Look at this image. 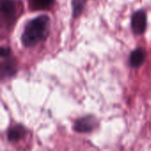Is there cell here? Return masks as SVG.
I'll list each match as a JSON object with an SVG mask.
<instances>
[{
    "label": "cell",
    "instance_id": "obj_9",
    "mask_svg": "<svg viewBox=\"0 0 151 151\" xmlns=\"http://www.w3.org/2000/svg\"><path fill=\"white\" fill-rule=\"evenodd\" d=\"M11 54V50L8 48V47H3L2 50H1V56L3 58H8L9 55Z\"/></svg>",
    "mask_w": 151,
    "mask_h": 151
},
{
    "label": "cell",
    "instance_id": "obj_2",
    "mask_svg": "<svg viewBox=\"0 0 151 151\" xmlns=\"http://www.w3.org/2000/svg\"><path fill=\"white\" fill-rule=\"evenodd\" d=\"M131 24H132L133 31L135 34L137 35L142 34L147 27V16L144 11L139 10L134 12V14L132 15Z\"/></svg>",
    "mask_w": 151,
    "mask_h": 151
},
{
    "label": "cell",
    "instance_id": "obj_4",
    "mask_svg": "<svg viewBox=\"0 0 151 151\" xmlns=\"http://www.w3.org/2000/svg\"><path fill=\"white\" fill-rule=\"evenodd\" d=\"M96 125V121L93 117H86L76 121L75 130L80 133H88L92 131Z\"/></svg>",
    "mask_w": 151,
    "mask_h": 151
},
{
    "label": "cell",
    "instance_id": "obj_7",
    "mask_svg": "<svg viewBox=\"0 0 151 151\" xmlns=\"http://www.w3.org/2000/svg\"><path fill=\"white\" fill-rule=\"evenodd\" d=\"M32 9L44 10L48 9L53 4L54 0H29Z\"/></svg>",
    "mask_w": 151,
    "mask_h": 151
},
{
    "label": "cell",
    "instance_id": "obj_6",
    "mask_svg": "<svg viewBox=\"0 0 151 151\" xmlns=\"http://www.w3.org/2000/svg\"><path fill=\"white\" fill-rule=\"evenodd\" d=\"M26 134V129L22 125H15L8 133V139L10 142H18Z\"/></svg>",
    "mask_w": 151,
    "mask_h": 151
},
{
    "label": "cell",
    "instance_id": "obj_5",
    "mask_svg": "<svg viewBox=\"0 0 151 151\" xmlns=\"http://www.w3.org/2000/svg\"><path fill=\"white\" fill-rule=\"evenodd\" d=\"M146 53L145 51L142 48H137L134 51L132 52L130 55V64L134 68L140 67L145 60Z\"/></svg>",
    "mask_w": 151,
    "mask_h": 151
},
{
    "label": "cell",
    "instance_id": "obj_1",
    "mask_svg": "<svg viewBox=\"0 0 151 151\" xmlns=\"http://www.w3.org/2000/svg\"><path fill=\"white\" fill-rule=\"evenodd\" d=\"M49 21L47 15H40L29 20L21 36L22 44L26 47H31L44 39L48 34Z\"/></svg>",
    "mask_w": 151,
    "mask_h": 151
},
{
    "label": "cell",
    "instance_id": "obj_8",
    "mask_svg": "<svg viewBox=\"0 0 151 151\" xmlns=\"http://www.w3.org/2000/svg\"><path fill=\"white\" fill-rule=\"evenodd\" d=\"M87 0H73L72 6H73V17L79 16L82 12Z\"/></svg>",
    "mask_w": 151,
    "mask_h": 151
},
{
    "label": "cell",
    "instance_id": "obj_3",
    "mask_svg": "<svg viewBox=\"0 0 151 151\" xmlns=\"http://www.w3.org/2000/svg\"><path fill=\"white\" fill-rule=\"evenodd\" d=\"M16 4L13 0H1V12L4 20L12 21L16 14Z\"/></svg>",
    "mask_w": 151,
    "mask_h": 151
}]
</instances>
